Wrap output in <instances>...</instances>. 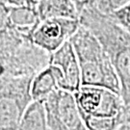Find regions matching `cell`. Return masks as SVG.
Returning a JSON list of instances; mask_svg holds the SVG:
<instances>
[{
	"label": "cell",
	"instance_id": "14",
	"mask_svg": "<svg viewBox=\"0 0 130 130\" xmlns=\"http://www.w3.org/2000/svg\"><path fill=\"white\" fill-rule=\"evenodd\" d=\"M111 17L130 34V4L115 12Z\"/></svg>",
	"mask_w": 130,
	"mask_h": 130
},
{
	"label": "cell",
	"instance_id": "11",
	"mask_svg": "<svg viewBox=\"0 0 130 130\" xmlns=\"http://www.w3.org/2000/svg\"><path fill=\"white\" fill-rule=\"evenodd\" d=\"M58 87V79L55 70L49 65L34 78L31 93L34 101H44Z\"/></svg>",
	"mask_w": 130,
	"mask_h": 130
},
{
	"label": "cell",
	"instance_id": "1",
	"mask_svg": "<svg viewBox=\"0 0 130 130\" xmlns=\"http://www.w3.org/2000/svg\"><path fill=\"white\" fill-rule=\"evenodd\" d=\"M80 24L90 30L110 56L121 83V98L130 121V34L111 15L89 7L80 14Z\"/></svg>",
	"mask_w": 130,
	"mask_h": 130
},
{
	"label": "cell",
	"instance_id": "5",
	"mask_svg": "<svg viewBox=\"0 0 130 130\" xmlns=\"http://www.w3.org/2000/svg\"><path fill=\"white\" fill-rule=\"evenodd\" d=\"M33 80L0 76V130H18L26 109L33 102Z\"/></svg>",
	"mask_w": 130,
	"mask_h": 130
},
{
	"label": "cell",
	"instance_id": "10",
	"mask_svg": "<svg viewBox=\"0 0 130 130\" xmlns=\"http://www.w3.org/2000/svg\"><path fill=\"white\" fill-rule=\"evenodd\" d=\"M37 11L41 20L49 19H80V13L72 0H42L38 5Z\"/></svg>",
	"mask_w": 130,
	"mask_h": 130
},
{
	"label": "cell",
	"instance_id": "3",
	"mask_svg": "<svg viewBox=\"0 0 130 130\" xmlns=\"http://www.w3.org/2000/svg\"><path fill=\"white\" fill-rule=\"evenodd\" d=\"M78 59L82 86L109 90L121 95V83L110 56L90 30L80 26L71 38Z\"/></svg>",
	"mask_w": 130,
	"mask_h": 130
},
{
	"label": "cell",
	"instance_id": "18",
	"mask_svg": "<svg viewBox=\"0 0 130 130\" xmlns=\"http://www.w3.org/2000/svg\"><path fill=\"white\" fill-rule=\"evenodd\" d=\"M82 130H87V129H86V128H83V129H82Z\"/></svg>",
	"mask_w": 130,
	"mask_h": 130
},
{
	"label": "cell",
	"instance_id": "2",
	"mask_svg": "<svg viewBox=\"0 0 130 130\" xmlns=\"http://www.w3.org/2000/svg\"><path fill=\"white\" fill-rule=\"evenodd\" d=\"M51 54L36 45L30 36L0 28V76L35 78L50 65Z\"/></svg>",
	"mask_w": 130,
	"mask_h": 130
},
{
	"label": "cell",
	"instance_id": "13",
	"mask_svg": "<svg viewBox=\"0 0 130 130\" xmlns=\"http://www.w3.org/2000/svg\"><path fill=\"white\" fill-rule=\"evenodd\" d=\"M129 4L130 0H96L93 7L102 14L111 15Z\"/></svg>",
	"mask_w": 130,
	"mask_h": 130
},
{
	"label": "cell",
	"instance_id": "16",
	"mask_svg": "<svg viewBox=\"0 0 130 130\" xmlns=\"http://www.w3.org/2000/svg\"><path fill=\"white\" fill-rule=\"evenodd\" d=\"M26 0H0V3H3L8 6H20L25 5Z\"/></svg>",
	"mask_w": 130,
	"mask_h": 130
},
{
	"label": "cell",
	"instance_id": "8",
	"mask_svg": "<svg viewBox=\"0 0 130 130\" xmlns=\"http://www.w3.org/2000/svg\"><path fill=\"white\" fill-rule=\"evenodd\" d=\"M50 66L55 70L59 89L72 93L81 89V70L71 41L52 53Z\"/></svg>",
	"mask_w": 130,
	"mask_h": 130
},
{
	"label": "cell",
	"instance_id": "12",
	"mask_svg": "<svg viewBox=\"0 0 130 130\" xmlns=\"http://www.w3.org/2000/svg\"><path fill=\"white\" fill-rule=\"evenodd\" d=\"M18 130H48L44 103L33 100L24 113Z\"/></svg>",
	"mask_w": 130,
	"mask_h": 130
},
{
	"label": "cell",
	"instance_id": "17",
	"mask_svg": "<svg viewBox=\"0 0 130 130\" xmlns=\"http://www.w3.org/2000/svg\"><path fill=\"white\" fill-rule=\"evenodd\" d=\"M42 0H26L25 5H27L29 7H32V8H36L37 9L38 5L41 3Z\"/></svg>",
	"mask_w": 130,
	"mask_h": 130
},
{
	"label": "cell",
	"instance_id": "4",
	"mask_svg": "<svg viewBox=\"0 0 130 130\" xmlns=\"http://www.w3.org/2000/svg\"><path fill=\"white\" fill-rule=\"evenodd\" d=\"M74 96L87 130H118L127 120L121 95L109 90L82 86Z\"/></svg>",
	"mask_w": 130,
	"mask_h": 130
},
{
	"label": "cell",
	"instance_id": "9",
	"mask_svg": "<svg viewBox=\"0 0 130 130\" xmlns=\"http://www.w3.org/2000/svg\"><path fill=\"white\" fill-rule=\"evenodd\" d=\"M40 21L36 8L27 5L8 6L0 3V28H12L31 37Z\"/></svg>",
	"mask_w": 130,
	"mask_h": 130
},
{
	"label": "cell",
	"instance_id": "7",
	"mask_svg": "<svg viewBox=\"0 0 130 130\" xmlns=\"http://www.w3.org/2000/svg\"><path fill=\"white\" fill-rule=\"evenodd\" d=\"M81 26L79 19H49L41 20L31 35L33 42L48 53H54L71 40Z\"/></svg>",
	"mask_w": 130,
	"mask_h": 130
},
{
	"label": "cell",
	"instance_id": "15",
	"mask_svg": "<svg viewBox=\"0 0 130 130\" xmlns=\"http://www.w3.org/2000/svg\"><path fill=\"white\" fill-rule=\"evenodd\" d=\"M75 3L77 9H78L79 13L81 14L82 11L86 8H89V7H93L95 4V1L96 0H72Z\"/></svg>",
	"mask_w": 130,
	"mask_h": 130
},
{
	"label": "cell",
	"instance_id": "6",
	"mask_svg": "<svg viewBox=\"0 0 130 130\" xmlns=\"http://www.w3.org/2000/svg\"><path fill=\"white\" fill-rule=\"evenodd\" d=\"M43 103L48 130H82L85 128L74 93L57 89Z\"/></svg>",
	"mask_w": 130,
	"mask_h": 130
}]
</instances>
